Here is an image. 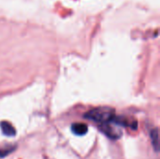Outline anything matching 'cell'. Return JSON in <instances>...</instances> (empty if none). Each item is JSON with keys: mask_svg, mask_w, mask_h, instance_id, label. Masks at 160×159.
<instances>
[{"mask_svg": "<svg viewBox=\"0 0 160 159\" xmlns=\"http://www.w3.org/2000/svg\"><path fill=\"white\" fill-rule=\"evenodd\" d=\"M114 115H115V112L113 109L109 107H99L87 112L83 116L84 118L94 121L96 123L104 124L112 121Z\"/></svg>", "mask_w": 160, "mask_h": 159, "instance_id": "obj_1", "label": "cell"}, {"mask_svg": "<svg viewBox=\"0 0 160 159\" xmlns=\"http://www.w3.org/2000/svg\"><path fill=\"white\" fill-rule=\"evenodd\" d=\"M99 129L110 139L112 140H117L122 136V131L120 129V126H118L117 124H115L112 119L110 122L104 123V124H100L99 126Z\"/></svg>", "mask_w": 160, "mask_h": 159, "instance_id": "obj_2", "label": "cell"}, {"mask_svg": "<svg viewBox=\"0 0 160 159\" xmlns=\"http://www.w3.org/2000/svg\"><path fill=\"white\" fill-rule=\"evenodd\" d=\"M0 127L2 130V133L7 136V137H13L16 134V130L13 127V126L11 124H9L8 122H1L0 123Z\"/></svg>", "mask_w": 160, "mask_h": 159, "instance_id": "obj_3", "label": "cell"}, {"mask_svg": "<svg viewBox=\"0 0 160 159\" xmlns=\"http://www.w3.org/2000/svg\"><path fill=\"white\" fill-rule=\"evenodd\" d=\"M71 130L75 135L78 136H83L88 131V127L85 124L82 123H75L71 126Z\"/></svg>", "mask_w": 160, "mask_h": 159, "instance_id": "obj_4", "label": "cell"}, {"mask_svg": "<svg viewBox=\"0 0 160 159\" xmlns=\"http://www.w3.org/2000/svg\"><path fill=\"white\" fill-rule=\"evenodd\" d=\"M150 136H151V141H152V145L153 147L155 148V150L157 152H158L159 150V138H158V128H155L151 131L150 133Z\"/></svg>", "mask_w": 160, "mask_h": 159, "instance_id": "obj_5", "label": "cell"}, {"mask_svg": "<svg viewBox=\"0 0 160 159\" xmlns=\"http://www.w3.org/2000/svg\"><path fill=\"white\" fill-rule=\"evenodd\" d=\"M13 150H14V148H13V149H0V157H7V156L9 155Z\"/></svg>", "mask_w": 160, "mask_h": 159, "instance_id": "obj_6", "label": "cell"}]
</instances>
